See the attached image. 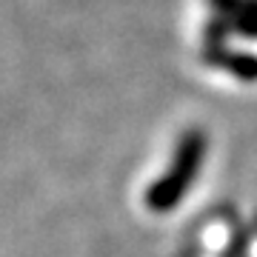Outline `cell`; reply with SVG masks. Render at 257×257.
Listing matches in <instances>:
<instances>
[{
  "instance_id": "2",
  "label": "cell",
  "mask_w": 257,
  "mask_h": 257,
  "mask_svg": "<svg viewBox=\"0 0 257 257\" xmlns=\"http://www.w3.org/2000/svg\"><path fill=\"white\" fill-rule=\"evenodd\" d=\"M209 52H214V55H209L211 60L226 66L234 77H240V80H257V57L240 55V52H229L226 55V49H209Z\"/></svg>"
},
{
  "instance_id": "1",
  "label": "cell",
  "mask_w": 257,
  "mask_h": 257,
  "mask_svg": "<svg viewBox=\"0 0 257 257\" xmlns=\"http://www.w3.org/2000/svg\"><path fill=\"white\" fill-rule=\"evenodd\" d=\"M203 152H206L203 135L200 132H192V135L180 143V149H177L172 172H169V175L152 189V194H149V203H152L155 209H169V206H175V203L183 197L186 186L192 183V177L197 175V166H200V160H203Z\"/></svg>"
}]
</instances>
